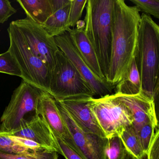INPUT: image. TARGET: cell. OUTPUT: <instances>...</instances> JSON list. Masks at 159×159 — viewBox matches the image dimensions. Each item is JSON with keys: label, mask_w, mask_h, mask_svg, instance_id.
I'll list each match as a JSON object with an SVG mask.
<instances>
[{"label": "cell", "mask_w": 159, "mask_h": 159, "mask_svg": "<svg viewBox=\"0 0 159 159\" xmlns=\"http://www.w3.org/2000/svg\"><path fill=\"white\" fill-rule=\"evenodd\" d=\"M70 4V2L64 7L54 11L51 16L41 25L51 37L62 35L69 29L68 20Z\"/></svg>", "instance_id": "obj_17"}, {"label": "cell", "mask_w": 159, "mask_h": 159, "mask_svg": "<svg viewBox=\"0 0 159 159\" xmlns=\"http://www.w3.org/2000/svg\"><path fill=\"white\" fill-rule=\"evenodd\" d=\"M119 137L130 154L137 159H142L146 154L143 151L137 135L132 125L125 128Z\"/></svg>", "instance_id": "obj_19"}, {"label": "cell", "mask_w": 159, "mask_h": 159, "mask_svg": "<svg viewBox=\"0 0 159 159\" xmlns=\"http://www.w3.org/2000/svg\"><path fill=\"white\" fill-rule=\"evenodd\" d=\"M16 12L9 0H0V24L5 23Z\"/></svg>", "instance_id": "obj_28"}, {"label": "cell", "mask_w": 159, "mask_h": 159, "mask_svg": "<svg viewBox=\"0 0 159 159\" xmlns=\"http://www.w3.org/2000/svg\"><path fill=\"white\" fill-rule=\"evenodd\" d=\"M91 98L66 99L59 102L84 132L107 138L90 108Z\"/></svg>", "instance_id": "obj_13"}, {"label": "cell", "mask_w": 159, "mask_h": 159, "mask_svg": "<svg viewBox=\"0 0 159 159\" xmlns=\"http://www.w3.org/2000/svg\"><path fill=\"white\" fill-rule=\"evenodd\" d=\"M0 159H58V154L57 152L47 150L24 153H9L0 152Z\"/></svg>", "instance_id": "obj_21"}, {"label": "cell", "mask_w": 159, "mask_h": 159, "mask_svg": "<svg viewBox=\"0 0 159 159\" xmlns=\"http://www.w3.org/2000/svg\"><path fill=\"white\" fill-rule=\"evenodd\" d=\"M0 152L9 153L32 152L21 143L16 142L5 132L0 130Z\"/></svg>", "instance_id": "obj_22"}, {"label": "cell", "mask_w": 159, "mask_h": 159, "mask_svg": "<svg viewBox=\"0 0 159 159\" xmlns=\"http://www.w3.org/2000/svg\"><path fill=\"white\" fill-rule=\"evenodd\" d=\"M134 59L141 93L153 99L159 85V27L146 14L141 15Z\"/></svg>", "instance_id": "obj_2"}, {"label": "cell", "mask_w": 159, "mask_h": 159, "mask_svg": "<svg viewBox=\"0 0 159 159\" xmlns=\"http://www.w3.org/2000/svg\"><path fill=\"white\" fill-rule=\"evenodd\" d=\"M114 95L131 111L133 117L132 126L135 130L148 122L153 123L156 129H159V120L155 114L153 99L141 93L134 95Z\"/></svg>", "instance_id": "obj_14"}, {"label": "cell", "mask_w": 159, "mask_h": 159, "mask_svg": "<svg viewBox=\"0 0 159 159\" xmlns=\"http://www.w3.org/2000/svg\"><path fill=\"white\" fill-rule=\"evenodd\" d=\"M12 23L16 26L33 53L41 59L51 72L54 67L56 54L59 48L41 25L28 18L18 19Z\"/></svg>", "instance_id": "obj_8"}, {"label": "cell", "mask_w": 159, "mask_h": 159, "mask_svg": "<svg viewBox=\"0 0 159 159\" xmlns=\"http://www.w3.org/2000/svg\"><path fill=\"white\" fill-rule=\"evenodd\" d=\"M106 149L107 159H134V157L127 151L118 135L107 138Z\"/></svg>", "instance_id": "obj_20"}, {"label": "cell", "mask_w": 159, "mask_h": 159, "mask_svg": "<svg viewBox=\"0 0 159 159\" xmlns=\"http://www.w3.org/2000/svg\"><path fill=\"white\" fill-rule=\"evenodd\" d=\"M0 72L21 78L22 77L19 66L9 50L0 54Z\"/></svg>", "instance_id": "obj_23"}, {"label": "cell", "mask_w": 159, "mask_h": 159, "mask_svg": "<svg viewBox=\"0 0 159 159\" xmlns=\"http://www.w3.org/2000/svg\"><path fill=\"white\" fill-rule=\"evenodd\" d=\"M115 89V94L124 95H134L141 93V83L135 59Z\"/></svg>", "instance_id": "obj_18"}, {"label": "cell", "mask_w": 159, "mask_h": 159, "mask_svg": "<svg viewBox=\"0 0 159 159\" xmlns=\"http://www.w3.org/2000/svg\"><path fill=\"white\" fill-rule=\"evenodd\" d=\"M87 0H71L69 13L68 25L70 28L73 29L76 27L77 23L81 17Z\"/></svg>", "instance_id": "obj_25"}, {"label": "cell", "mask_w": 159, "mask_h": 159, "mask_svg": "<svg viewBox=\"0 0 159 159\" xmlns=\"http://www.w3.org/2000/svg\"><path fill=\"white\" fill-rule=\"evenodd\" d=\"M7 30L10 41L8 50L19 66L22 80L49 93L51 78L50 70L33 53L19 30L12 22Z\"/></svg>", "instance_id": "obj_5"}, {"label": "cell", "mask_w": 159, "mask_h": 159, "mask_svg": "<svg viewBox=\"0 0 159 159\" xmlns=\"http://www.w3.org/2000/svg\"><path fill=\"white\" fill-rule=\"evenodd\" d=\"M43 91L22 80L14 91L10 103L0 119V130L10 133L16 130L29 113L36 114Z\"/></svg>", "instance_id": "obj_7"}, {"label": "cell", "mask_w": 159, "mask_h": 159, "mask_svg": "<svg viewBox=\"0 0 159 159\" xmlns=\"http://www.w3.org/2000/svg\"><path fill=\"white\" fill-rule=\"evenodd\" d=\"M11 136L12 139L16 142L21 143L22 145L25 146L32 152L42 151L46 150L44 147L31 139L19 137L12 136Z\"/></svg>", "instance_id": "obj_29"}, {"label": "cell", "mask_w": 159, "mask_h": 159, "mask_svg": "<svg viewBox=\"0 0 159 159\" xmlns=\"http://www.w3.org/2000/svg\"><path fill=\"white\" fill-rule=\"evenodd\" d=\"M159 130L155 132L149 148L146 153L147 159H159Z\"/></svg>", "instance_id": "obj_30"}, {"label": "cell", "mask_w": 159, "mask_h": 159, "mask_svg": "<svg viewBox=\"0 0 159 159\" xmlns=\"http://www.w3.org/2000/svg\"><path fill=\"white\" fill-rule=\"evenodd\" d=\"M139 11L159 18V0H130Z\"/></svg>", "instance_id": "obj_26"}, {"label": "cell", "mask_w": 159, "mask_h": 159, "mask_svg": "<svg viewBox=\"0 0 159 159\" xmlns=\"http://www.w3.org/2000/svg\"><path fill=\"white\" fill-rule=\"evenodd\" d=\"M157 129L155 125L148 122L142 125L138 129L135 130L143 149V151L146 154L149 148Z\"/></svg>", "instance_id": "obj_24"}, {"label": "cell", "mask_w": 159, "mask_h": 159, "mask_svg": "<svg viewBox=\"0 0 159 159\" xmlns=\"http://www.w3.org/2000/svg\"><path fill=\"white\" fill-rule=\"evenodd\" d=\"M27 18L42 25L52 14L50 0H17Z\"/></svg>", "instance_id": "obj_16"}, {"label": "cell", "mask_w": 159, "mask_h": 159, "mask_svg": "<svg viewBox=\"0 0 159 159\" xmlns=\"http://www.w3.org/2000/svg\"><path fill=\"white\" fill-rule=\"evenodd\" d=\"M54 38L59 50L64 53L90 85L95 95L101 97L111 93L115 87L109 83L107 80H101L92 72L80 55L67 31Z\"/></svg>", "instance_id": "obj_10"}, {"label": "cell", "mask_w": 159, "mask_h": 159, "mask_svg": "<svg viewBox=\"0 0 159 159\" xmlns=\"http://www.w3.org/2000/svg\"><path fill=\"white\" fill-rule=\"evenodd\" d=\"M6 133L9 136L31 139L47 150L58 152V148L51 129L45 121L38 114L32 115L30 119H24L16 130Z\"/></svg>", "instance_id": "obj_12"}, {"label": "cell", "mask_w": 159, "mask_h": 159, "mask_svg": "<svg viewBox=\"0 0 159 159\" xmlns=\"http://www.w3.org/2000/svg\"><path fill=\"white\" fill-rule=\"evenodd\" d=\"M114 0H87L84 32L107 78L111 58Z\"/></svg>", "instance_id": "obj_3"}, {"label": "cell", "mask_w": 159, "mask_h": 159, "mask_svg": "<svg viewBox=\"0 0 159 159\" xmlns=\"http://www.w3.org/2000/svg\"><path fill=\"white\" fill-rule=\"evenodd\" d=\"M36 114L39 115L47 123L54 136L61 139L76 151L70 136L53 97L43 91L39 99Z\"/></svg>", "instance_id": "obj_11"}, {"label": "cell", "mask_w": 159, "mask_h": 159, "mask_svg": "<svg viewBox=\"0 0 159 159\" xmlns=\"http://www.w3.org/2000/svg\"><path fill=\"white\" fill-rule=\"evenodd\" d=\"M76 26L73 29L70 28L67 30L71 41L92 72L101 80H106L97 57L85 35L84 21L80 20Z\"/></svg>", "instance_id": "obj_15"}, {"label": "cell", "mask_w": 159, "mask_h": 159, "mask_svg": "<svg viewBox=\"0 0 159 159\" xmlns=\"http://www.w3.org/2000/svg\"><path fill=\"white\" fill-rule=\"evenodd\" d=\"M58 152L62 154L65 159H84L77 151L66 144L61 139L57 136H54Z\"/></svg>", "instance_id": "obj_27"}, {"label": "cell", "mask_w": 159, "mask_h": 159, "mask_svg": "<svg viewBox=\"0 0 159 159\" xmlns=\"http://www.w3.org/2000/svg\"><path fill=\"white\" fill-rule=\"evenodd\" d=\"M49 93L58 102L95 96L90 85L60 50L51 72Z\"/></svg>", "instance_id": "obj_4"}, {"label": "cell", "mask_w": 159, "mask_h": 159, "mask_svg": "<svg viewBox=\"0 0 159 159\" xmlns=\"http://www.w3.org/2000/svg\"><path fill=\"white\" fill-rule=\"evenodd\" d=\"M57 105L73 139L76 150L84 159H107L108 139L95 134L84 132L74 121L62 104Z\"/></svg>", "instance_id": "obj_9"}, {"label": "cell", "mask_w": 159, "mask_h": 159, "mask_svg": "<svg viewBox=\"0 0 159 159\" xmlns=\"http://www.w3.org/2000/svg\"><path fill=\"white\" fill-rule=\"evenodd\" d=\"M146 156H145V157H144V158H143V159H145V158H146ZM134 159H136V158H134Z\"/></svg>", "instance_id": "obj_31"}, {"label": "cell", "mask_w": 159, "mask_h": 159, "mask_svg": "<svg viewBox=\"0 0 159 159\" xmlns=\"http://www.w3.org/2000/svg\"><path fill=\"white\" fill-rule=\"evenodd\" d=\"M90 106L107 138L120 135L125 128L133 125L131 111L114 94L91 98Z\"/></svg>", "instance_id": "obj_6"}, {"label": "cell", "mask_w": 159, "mask_h": 159, "mask_svg": "<svg viewBox=\"0 0 159 159\" xmlns=\"http://www.w3.org/2000/svg\"><path fill=\"white\" fill-rule=\"evenodd\" d=\"M111 58L106 80L113 87L120 82L135 58L141 15L135 6L114 0Z\"/></svg>", "instance_id": "obj_1"}]
</instances>
